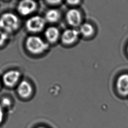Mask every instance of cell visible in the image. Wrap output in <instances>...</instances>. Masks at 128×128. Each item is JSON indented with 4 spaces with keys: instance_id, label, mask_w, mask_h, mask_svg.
I'll use <instances>...</instances> for the list:
<instances>
[{
    "instance_id": "cell-1",
    "label": "cell",
    "mask_w": 128,
    "mask_h": 128,
    "mask_svg": "<svg viewBox=\"0 0 128 128\" xmlns=\"http://www.w3.org/2000/svg\"><path fill=\"white\" fill-rule=\"evenodd\" d=\"M26 46L30 52L34 54L42 53L48 49V45L40 38L32 36L28 37L26 40Z\"/></svg>"
},
{
    "instance_id": "cell-2",
    "label": "cell",
    "mask_w": 128,
    "mask_h": 128,
    "mask_svg": "<svg viewBox=\"0 0 128 128\" xmlns=\"http://www.w3.org/2000/svg\"><path fill=\"white\" fill-rule=\"evenodd\" d=\"M18 26V19L14 14L10 12L4 14L0 18V27L8 32L16 30Z\"/></svg>"
},
{
    "instance_id": "cell-3",
    "label": "cell",
    "mask_w": 128,
    "mask_h": 128,
    "mask_svg": "<svg viewBox=\"0 0 128 128\" xmlns=\"http://www.w3.org/2000/svg\"><path fill=\"white\" fill-rule=\"evenodd\" d=\"M45 24V20L42 17L36 16L30 18L26 22V27L32 32H38L42 30Z\"/></svg>"
},
{
    "instance_id": "cell-4",
    "label": "cell",
    "mask_w": 128,
    "mask_h": 128,
    "mask_svg": "<svg viewBox=\"0 0 128 128\" xmlns=\"http://www.w3.org/2000/svg\"><path fill=\"white\" fill-rule=\"evenodd\" d=\"M36 7V4L33 0H22L18 6V10L20 14L26 16L32 12Z\"/></svg>"
},
{
    "instance_id": "cell-5",
    "label": "cell",
    "mask_w": 128,
    "mask_h": 128,
    "mask_svg": "<svg viewBox=\"0 0 128 128\" xmlns=\"http://www.w3.org/2000/svg\"><path fill=\"white\" fill-rule=\"evenodd\" d=\"M79 34V30L75 28L66 29L62 34V41L65 44H72L77 40Z\"/></svg>"
},
{
    "instance_id": "cell-6",
    "label": "cell",
    "mask_w": 128,
    "mask_h": 128,
    "mask_svg": "<svg viewBox=\"0 0 128 128\" xmlns=\"http://www.w3.org/2000/svg\"><path fill=\"white\" fill-rule=\"evenodd\" d=\"M66 20L70 26L74 27L78 26L82 22L81 14L76 8L70 9L66 14Z\"/></svg>"
},
{
    "instance_id": "cell-7",
    "label": "cell",
    "mask_w": 128,
    "mask_h": 128,
    "mask_svg": "<svg viewBox=\"0 0 128 128\" xmlns=\"http://www.w3.org/2000/svg\"><path fill=\"white\" fill-rule=\"evenodd\" d=\"M116 89L122 96H128V74H124L120 75L116 81Z\"/></svg>"
},
{
    "instance_id": "cell-8",
    "label": "cell",
    "mask_w": 128,
    "mask_h": 128,
    "mask_svg": "<svg viewBox=\"0 0 128 128\" xmlns=\"http://www.w3.org/2000/svg\"><path fill=\"white\" fill-rule=\"evenodd\" d=\"M20 75V72L16 70H9L4 74L2 80L6 86L11 87L18 82Z\"/></svg>"
},
{
    "instance_id": "cell-9",
    "label": "cell",
    "mask_w": 128,
    "mask_h": 128,
    "mask_svg": "<svg viewBox=\"0 0 128 128\" xmlns=\"http://www.w3.org/2000/svg\"><path fill=\"white\" fill-rule=\"evenodd\" d=\"M17 92L20 96L23 98H26L30 96L32 94V87L27 81L22 80L18 85Z\"/></svg>"
},
{
    "instance_id": "cell-10",
    "label": "cell",
    "mask_w": 128,
    "mask_h": 128,
    "mask_svg": "<svg viewBox=\"0 0 128 128\" xmlns=\"http://www.w3.org/2000/svg\"><path fill=\"white\" fill-rule=\"evenodd\" d=\"M45 36L50 42H54L58 40L60 36V32L56 27H49L45 32Z\"/></svg>"
},
{
    "instance_id": "cell-11",
    "label": "cell",
    "mask_w": 128,
    "mask_h": 128,
    "mask_svg": "<svg viewBox=\"0 0 128 128\" xmlns=\"http://www.w3.org/2000/svg\"><path fill=\"white\" fill-rule=\"evenodd\" d=\"M79 32L83 36L88 37L94 34V28L91 24L88 23H84L80 25Z\"/></svg>"
},
{
    "instance_id": "cell-12",
    "label": "cell",
    "mask_w": 128,
    "mask_h": 128,
    "mask_svg": "<svg viewBox=\"0 0 128 128\" xmlns=\"http://www.w3.org/2000/svg\"><path fill=\"white\" fill-rule=\"evenodd\" d=\"M46 19L50 22H57L60 18V13L58 10L56 9H50L46 14Z\"/></svg>"
},
{
    "instance_id": "cell-13",
    "label": "cell",
    "mask_w": 128,
    "mask_h": 128,
    "mask_svg": "<svg viewBox=\"0 0 128 128\" xmlns=\"http://www.w3.org/2000/svg\"><path fill=\"white\" fill-rule=\"evenodd\" d=\"M8 38L7 34L0 30V46L2 45Z\"/></svg>"
},
{
    "instance_id": "cell-14",
    "label": "cell",
    "mask_w": 128,
    "mask_h": 128,
    "mask_svg": "<svg viewBox=\"0 0 128 128\" xmlns=\"http://www.w3.org/2000/svg\"><path fill=\"white\" fill-rule=\"evenodd\" d=\"M66 0L68 4L72 5V6L77 5L80 2V0Z\"/></svg>"
},
{
    "instance_id": "cell-15",
    "label": "cell",
    "mask_w": 128,
    "mask_h": 128,
    "mask_svg": "<svg viewBox=\"0 0 128 128\" xmlns=\"http://www.w3.org/2000/svg\"><path fill=\"white\" fill-rule=\"evenodd\" d=\"M2 104L4 106H8L10 104V102L8 98H4L2 100Z\"/></svg>"
},
{
    "instance_id": "cell-16",
    "label": "cell",
    "mask_w": 128,
    "mask_h": 128,
    "mask_svg": "<svg viewBox=\"0 0 128 128\" xmlns=\"http://www.w3.org/2000/svg\"><path fill=\"white\" fill-rule=\"evenodd\" d=\"M46 2L52 4H60L62 0H46Z\"/></svg>"
},
{
    "instance_id": "cell-17",
    "label": "cell",
    "mask_w": 128,
    "mask_h": 128,
    "mask_svg": "<svg viewBox=\"0 0 128 128\" xmlns=\"http://www.w3.org/2000/svg\"><path fill=\"white\" fill-rule=\"evenodd\" d=\"M4 118V112L2 108L0 106V123L2 122Z\"/></svg>"
},
{
    "instance_id": "cell-18",
    "label": "cell",
    "mask_w": 128,
    "mask_h": 128,
    "mask_svg": "<svg viewBox=\"0 0 128 128\" xmlns=\"http://www.w3.org/2000/svg\"><path fill=\"white\" fill-rule=\"evenodd\" d=\"M44 128V127H38V128Z\"/></svg>"
},
{
    "instance_id": "cell-19",
    "label": "cell",
    "mask_w": 128,
    "mask_h": 128,
    "mask_svg": "<svg viewBox=\"0 0 128 128\" xmlns=\"http://www.w3.org/2000/svg\"><path fill=\"white\" fill-rule=\"evenodd\" d=\"M127 51H128V48H127Z\"/></svg>"
}]
</instances>
